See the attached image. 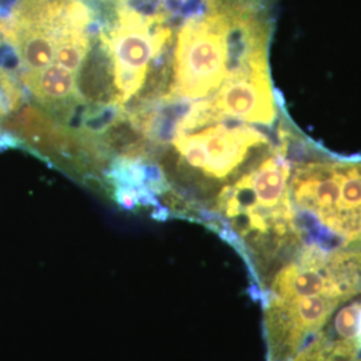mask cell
<instances>
[{
    "label": "cell",
    "instance_id": "6da1fadb",
    "mask_svg": "<svg viewBox=\"0 0 361 361\" xmlns=\"http://www.w3.org/2000/svg\"><path fill=\"white\" fill-rule=\"evenodd\" d=\"M297 134L293 128L269 154L222 188L207 213L212 226L245 257L259 296L304 245L289 193V152Z\"/></svg>",
    "mask_w": 361,
    "mask_h": 361
},
{
    "label": "cell",
    "instance_id": "7a4b0ae2",
    "mask_svg": "<svg viewBox=\"0 0 361 361\" xmlns=\"http://www.w3.org/2000/svg\"><path fill=\"white\" fill-rule=\"evenodd\" d=\"M361 292V244H304L273 276L264 300L268 361H288Z\"/></svg>",
    "mask_w": 361,
    "mask_h": 361
},
{
    "label": "cell",
    "instance_id": "3957f363",
    "mask_svg": "<svg viewBox=\"0 0 361 361\" xmlns=\"http://www.w3.org/2000/svg\"><path fill=\"white\" fill-rule=\"evenodd\" d=\"M290 169L289 193L304 244L336 249L361 244V161L328 157L310 142Z\"/></svg>",
    "mask_w": 361,
    "mask_h": 361
},
{
    "label": "cell",
    "instance_id": "277c9868",
    "mask_svg": "<svg viewBox=\"0 0 361 361\" xmlns=\"http://www.w3.org/2000/svg\"><path fill=\"white\" fill-rule=\"evenodd\" d=\"M114 16L107 28H101V42L113 61L114 102L122 106L138 94L149 73V66L168 51L173 31L113 3Z\"/></svg>",
    "mask_w": 361,
    "mask_h": 361
},
{
    "label": "cell",
    "instance_id": "5b68a950",
    "mask_svg": "<svg viewBox=\"0 0 361 361\" xmlns=\"http://www.w3.org/2000/svg\"><path fill=\"white\" fill-rule=\"evenodd\" d=\"M27 89L31 91L40 104H58L67 102L77 92L75 74L58 63L23 74Z\"/></svg>",
    "mask_w": 361,
    "mask_h": 361
},
{
    "label": "cell",
    "instance_id": "8992f818",
    "mask_svg": "<svg viewBox=\"0 0 361 361\" xmlns=\"http://www.w3.org/2000/svg\"><path fill=\"white\" fill-rule=\"evenodd\" d=\"M288 361H361V353L348 341L320 331Z\"/></svg>",
    "mask_w": 361,
    "mask_h": 361
},
{
    "label": "cell",
    "instance_id": "52a82bcc",
    "mask_svg": "<svg viewBox=\"0 0 361 361\" xmlns=\"http://www.w3.org/2000/svg\"><path fill=\"white\" fill-rule=\"evenodd\" d=\"M91 32H67L56 46L55 61L58 65L75 73L90 51Z\"/></svg>",
    "mask_w": 361,
    "mask_h": 361
},
{
    "label": "cell",
    "instance_id": "ba28073f",
    "mask_svg": "<svg viewBox=\"0 0 361 361\" xmlns=\"http://www.w3.org/2000/svg\"><path fill=\"white\" fill-rule=\"evenodd\" d=\"M119 116H121V111L118 109V104H111L110 106H104L95 111L87 113L83 119V126L87 133L101 134L104 130L109 129L111 125H114Z\"/></svg>",
    "mask_w": 361,
    "mask_h": 361
}]
</instances>
